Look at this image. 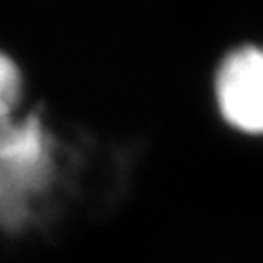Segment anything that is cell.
Segmentation results:
<instances>
[{
	"label": "cell",
	"instance_id": "cell-3",
	"mask_svg": "<svg viewBox=\"0 0 263 263\" xmlns=\"http://www.w3.org/2000/svg\"><path fill=\"white\" fill-rule=\"evenodd\" d=\"M23 73L17 60L0 48V124L19 116L23 102Z\"/></svg>",
	"mask_w": 263,
	"mask_h": 263
},
{
	"label": "cell",
	"instance_id": "cell-1",
	"mask_svg": "<svg viewBox=\"0 0 263 263\" xmlns=\"http://www.w3.org/2000/svg\"><path fill=\"white\" fill-rule=\"evenodd\" d=\"M54 176V145L33 114L0 124V230L23 228Z\"/></svg>",
	"mask_w": 263,
	"mask_h": 263
},
{
	"label": "cell",
	"instance_id": "cell-2",
	"mask_svg": "<svg viewBox=\"0 0 263 263\" xmlns=\"http://www.w3.org/2000/svg\"><path fill=\"white\" fill-rule=\"evenodd\" d=\"M218 104L236 128L263 133V50L232 54L218 75Z\"/></svg>",
	"mask_w": 263,
	"mask_h": 263
}]
</instances>
